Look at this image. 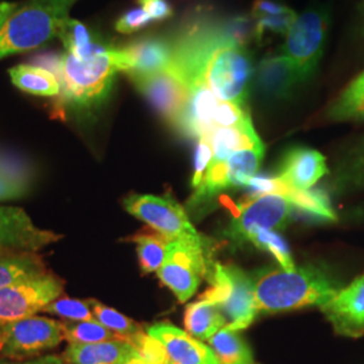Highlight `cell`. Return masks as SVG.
<instances>
[{"instance_id": "5b68a950", "label": "cell", "mask_w": 364, "mask_h": 364, "mask_svg": "<svg viewBox=\"0 0 364 364\" xmlns=\"http://www.w3.org/2000/svg\"><path fill=\"white\" fill-rule=\"evenodd\" d=\"M215 304L227 320V329L240 332L259 314L255 301L254 278L235 266L215 264L210 287L201 296Z\"/></svg>"}, {"instance_id": "e0dca14e", "label": "cell", "mask_w": 364, "mask_h": 364, "mask_svg": "<svg viewBox=\"0 0 364 364\" xmlns=\"http://www.w3.org/2000/svg\"><path fill=\"white\" fill-rule=\"evenodd\" d=\"M326 171V156L312 149L296 147L284 156L275 177L293 189L309 191Z\"/></svg>"}, {"instance_id": "f6af8a7d", "label": "cell", "mask_w": 364, "mask_h": 364, "mask_svg": "<svg viewBox=\"0 0 364 364\" xmlns=\"http://www.w3.org/2000/svg\"><path fill=\"white\" fill-rule=\"evenodd\" d=\"M170 364H173V363H170Z\"/></svg>"}, {"instance_id": "5bb4252c", "label": "cell", "mask_w": 364, "mask_h": 364, "mask_svg": "<svg viewBox=\"0 0 364 364\" xmlns=\"http://www.w3.org/2000/svg\"><path fill=\"white\" fill-rule=\"evenodd\" d=\"M61 237L37 227L23 209L0 207V254L37 252Z\"/></svg>"}, {"instance_id": "ffe728a7", "label": "cell", "mask_w": 364, "mask_h": 364, "mask_svg": "<svg viewBox=\"0 0 364 364\" xmlns=\"http://www.w3.org/2000/svg\"><path fill=\"white\" fill-rule=\"evenodd\" d=\"M252 191L258 195L263 193H275L282 195L290 198L296 207L304 209L314 216L323 218L326 220H335V212L331 208V204L326 196L320 192L312 191H297L279 181L277 177H264V176H255L250 185Z\"/></svg>"}, {"instance_id": "d4e9b609", "label": "cell", "mask_w": 364, "mask_h": 364, "mask_svg": "<svg viewBox=\"0 0 364 364\" xmlns=\"http://www.w3.org/2000/svg\"><path fill=\"white\" fill-rule=\"evenodd\" d=\"M14 85L21 91L54 97L60 96L61 85L52 72L37 65H18L10 69Z\"/></svg>"}, {"instance_id": "83f0119b", "label": "cell", "mask_w": 364, "mask_h": 364, "mask_svg": "<svg viewBox=\"0 0 364 364\" xmlns=\"http://www.w3.org/2000/svg\"><path fill=\"white\" fill-rule=\"evenodd\" d=\"M132 240L136 243V252L142 272L156 273L169 252V240L156 231L135 235Z\"/></svg>"}, {"instance_id": "44dd1931", "label": "cell", "mask_w": 364, "mask_h": 364, "mask_svg": "<svg viewBox=\"0 0 364 364\" xmlns=\"http://www.w3.org/2000/svg\"><path fill=\"white\" fill-rule=\"evenodd\" d=\"M200 138H205L212 149V161L209 165L224 162L236 151L263 144L258 134L255 132L252 122H247L236 127L215 129Z\"/></svg>"}, {"instance_id": "603a6c76", "label": "cell", "mask_w": 364, "mask_h": 364, "mask_svg": "<svg viewBox=\"0 0 364 364\" xmlns=\"http://www.w3.org/2000/svg\"><path fill=\"white\" fill-rule=\"evenodd\" d=\"M183 324L189 335L201 341H208L227 326V320L215 304L208 299H200L186 306Z\"/></svg>"}, {"instance_id": "8992f818", "label": "cell", "mask_w": 364, "mask_h": 364, "mask_svg": "<svg viewBox=\"0 0 364 364\" xmlns=\"http://www.w3.org/2000/svg\"><path fill=\"white\" fill-rule=\"evenodd\" d=\"M126 210L169 242H183L208 252V240L197 232L181 205L170 196L131 195Z\"/></svg>"}, {"instance_id": "f35d334b", "label": "cell", "mask_w": 364, "mask_h": 364, "mask_svg": "<svg viewBox=\"0 0 364 364\" xmlns=\"http://www.w3.org/2000/svg\"><path fill=\"white\" fill-rule=\"evenodd\" d=\"M293 10H290L284 4H278L270 0H257L252 6V15L257 16H277V15H285V14L291 13Z\"/></svg>"}, {"instance_id": "f1b7e54d", "label": "cell", "mask_w": 364, "mask_h": 364, "mask_svg": "<svg viewBox=\"0 0 364 364\" xmlns=\"http://www.w3.org/2000/svg\"><path fill=\"white\" fill-rule=\"evenodd\" d=\"M329 117L338 122L364 119V72L338 96L329 109Z\"/></svg>"}, {"instance_id": "e575fe53", "label": "cell", "mask_w": 364, "mask_h": 364, "mask_svg": "<svg viewBox=\"0 0 364 364\" xmlns=\"http://www.w3.org/2000/svg\"><path fill=\"white\" fill-rule=\"evenodd\" d=\"M297 15L294 11L285 14V15H277V16H257V26H255V33L258 38L262 37L264 31H272V33H278V34H287L289 28L294 23Z\"/></svg>"}, {"instance_id": "ba28073f", "label": "cell", "mask_w": 364, "mask_h": 364, "mask_svg": "<svg viewBox=\"0 0 364 364\" xmlns=\"http://www.w3.org/2000/svg\"><path fill=\"white\" fill-rule=\"evenodd\" d=\"M174 50V49H173ZM136 90L171 126L177 127L189 102L191 87L180 66L171 60L169 65L151 73H126Z\"/></svg>"}, {"instance_id": "d6986e66", "label": "cell", "mask_w": 364, "mask_h": 364, "mask_svg": "<svg viewBox=\"0 0 364 364\" xmlns=\"http://www.w3.org/2000/svg\"><path fill=\"white\" fill-rule=\"evenodd\" d=\"M139 353L124 338H114L93 344H69L63 359L65 364H122Z\"/></svg>"}, {"instance_id": "1f68e13d", "label": "cell", "mask_w": 364, "mask_h": 364, "mask_svg": "<svg viewBox=\"0 0 364 364\" xmlns=\"http://www.w3.org/2000/svg\"><path fill=\"white\" fill-rule=\"evenodd\" d=\"M28 181L23 169L0 156V201L19 198L26 193Z\"/></svg>"}, {"instance_id": "d6a6232c", "label": "cell", "mask_w": 364, "mask_h": 364, "mask_svg": "<svg viewBox=\"0 0 364 364\" xmlns=\"http://www.w3.org/2000/svg\"><path fill=\"white\" fill-rule=\"evenodd\" d=\"M250 242L254 243L257 247L269 251L274 258L278 260V263L281 264V267L284 270L293 272L297 269L294 266V262L291 259L287 243L284 242V239L279 235L275 234L273 231L264 230V231H259V232L252 235L250 237Z\"/></svg>"}, {"instance_id": "7a4b0ae2", "label": "cell", "mask_w": 364, "mask_h": 364, "mask_svg": "<svg viewBox=\"0 0 364 364\" xmlns=\"http://www.w3.org/2000/svg\"><path fill=\"white\" fill-rule=\"evenodd\" d=\"M131 64L124 49L108 48L90 58H78L70 53L58 55L52 70L61 85L60 99L78 108L100 105L112 88L117 72H129Z\"/></svg>"}, {"instance_id": "cb8c5ba5", "label": "cell", "mask_w": 364, "mask_h": 364, "mask_svg": "<svg viewBox=\"0 0 364 364\" xmlns=\"http://www.w3.org/2000/svg\"><path fill=\"white\" fill-rule=\"evenodd\" d=\"M45 273V263L36 252L0 254V290L18 281Z\"/></svg>"}, {"instance_id": "7bdbcfd3", "label": "cell", "mask_w": 364, "mask_h": 364, "mask_svg": "<svg viewBox=\"0 0 364 364\" xmlns=\"http://www.w3.org/2000/svg\"><path fill=\"white\" fill-rule=\"evenodd\" d=\"M3 343H4V332H3V324H0V351L3 348Z\"/></svg>"}, {"instance_id": "2e32d148", "label": "cell", "mask_w": 364, "mask_h": 364, "mask_svg": "<svg viewBox=\"0 0 364 364\" xmlns=\"http://www.w3.org/2000/svg\"><path fill=\"white\" fill-rule=\"evenodd\" d=\"M146 332L162 344L173 364H220L209 346L169 323L149 326Z\"/></svg>"}, {"instance_id": "4dcf8cb0", "label": "cell", "mask_w": 364, "mask_h": 364, "mask_svg": "<svg viewBox=\"0 0 364 364\" xmlns=\"http://www.w3.org/2000/svg\"><path fill=\"white\" fill-rule=\"evenodd\" d=\"M63 331L64 338L69 344H93L119 338L95 318L87 321H66L63 323Z\"/></svg>"}, {"instance_id": "b9f144b4", "label": "cell", "mask_w": 364, "mask_h": 364, "mask_svg": "<svg viewBox=\"0 0 364 364\" xmlns=\"http://www.w3.org/2000/svg\"><path fill=\"white\" fill-rule=\"evenodd\" d=\"M122 364H150L147 363L146 360H144V358L139 355V353H136V355H134V356H131L127 360H124Z\"/></svg>"}, {"instance_id": "484cf974", "label": "cell", "mask_w": 364, "mask_h": 364, "mask_svg": "<svg viewBox=\"0 0 364 364\" xmlns=\"http://www.w3.org/2000/svg\"><path fill=\"white\" fill-rule=\"evenodd\" d=\"M220 364H257L246 340L236 331L223 328L208 340Z\"/></svg>"}, {"instance_id": "3957f363", "label": "cell", "mask_w": 364, "mask_h": 364, "mask_svg": "<svg viewBox=\"0 0 364 364\" xmlns=\"http://www.w3.org/2000/svg\"><path fill=\"white\" fill-rule=\"evenodd\" d=\"M258 313H279L306 306H323L341 287L314 269L262 270L254 278Z\"/></svg>"}, {"instance_id": "7402d4cb", "label": "cell", "mask_w": 364, "mask_h": 364, "mask_svg": "<svg viewBox=\"0 0 364 364\" xmlns=\"http://www.w3.org/2000/svg\"><path fill=\"white\" fill-rule=\"evenodd\" d=\"M130 58L126 73H151L169 65L173 60V45L164 39H144L123 48Z\"/></svg>"}, {"instance_id": "9c48e42d", "label": "cell", "mask_w": 364, "mask_h": 364, "mask_svg": "<svg viewBox=\"0 0 364 364\" xmlns=\"http://www.w3.org/2000/svg\"><path fill=\"white\" fill-rule=\"evenodd\" d=\"M63 291V281L49 273L30 277L1 289L0 324L36 316L54 299H60Z\"/></svg>"}, {"instance_id": "4316f807", "label": "cell", "mask_w": 364, "mask_h": 364, "mask_svg": "<svg viewBox=\"0 0 364 364\" xmlns=\"http://www.w3.org/2000/svg\"><path fill=\"white\" fill-rule=\"evenodd\" d=\"M57 37L63 41L68 53L78 58H90L105 52L109 46L92 37L91 31L81 22L66 18L58 28Z\"/></svg>"}, {"instance_id": "74e56055", "label": "cell", "mask_w": 364, "mask_h": 364, "mask_svg": "<svg viewBox=\"0 0 364 364\" xmlns=\"http://www.w3.org/2000/svg\"><path fill=\"white\" fill-rule=\"evenodd\" d=\"M138 3L153 21H164L173 15L168 0H138Z\"/></svg>"}, {"instance_id": "8d00e7d4", "label": "cell", "mask_w": 364, "mask_h": 364, "mask_svg": "<svg viewBox=\"0 0 364 364\" xmlns=\"http://www.w3.org/2000/svg\"><path fill=\"white\" fill-rule=\"evenodd\" d=\"M210 161H212L210 146L205 138H198L195 156V174H193V180H192V186L195 189H197L203 181V178L208 170Z\"/></svg>"}, {"instance_id": "30bf717a", "label": "cell", "mask_w": 364, "mask_h": 364, "mask_svg": "<svg viewBox=\"0 0 364 364\" xmlns=\"http://www.w3.org/2000/svg\"><path fill=\"white\" fill-rule=\"evenodd\" d=\"M3 332L4 343L0 352L11 359L38 356L54 350L65 340L63 323L39 316L3 324Z\"/></svg>"}, {"instance_id": "f546056e", "label": "cell", "mask_w": 364, "mask_h": 364, "mask_svg": "<svg viewBox=\"0 0 364 364\" xmlns=\"http://www.w3.org/2000/svg\"><path fill=\"white\" fill-rule=\"evenodd\" d=\"M92 312L95 320H97L100 324L114 332L119 338H124L132 341L138 335H141L144 331L135 321H132L124 314L117 312L112 308H108L97 301H90Z\"/></svg>"}, {"instance_id": "8fae6325", "label": "cell", "mask_w": 364, "mask_h": 364, "mask_svg": "<svg viewBox=\"0 0 364 364\" xmlns=\"http://www.w3.org/2000/svg\"><path fill=\"white\" fill-rule=\"evenodd\" d=\"M326 27V13L311 10L297 16L287 33L282 55L296 64L304 81L312 76L323 57Z\"/></svg>"}, {"instance_id": "4fadbf2b", "label": "cell", "mask_w": 364, "mask_h": 364, "mask_svg": "<svg viewBox=\"0 0 364 364\" xmlns=\"http://www.w3.org/2000/svg\"><path fill=\"white\" fill-rule=\"evenodd\" d=\"M264 154L263 144L236 151L224 162L209 165L208 170L195 189L193 201H203L232 186H248L257 176Z\"/></svg>"}, {"instance_id": "ac0fdd59", "label": "cell", "mask_w": 364, "mask_h": 364, "mask_svg": "<svg viewBox=\"0 0 364 364\" xmlns=\"http://www.w3.org/2000/svg\"><path fill=\"white\" fill-rule=\"evenodd\" d=\"M260 93L270 99L287 97L296 85L304 82L296 64L285 55H274L263 60L255 73Z\"/></svg>"}, {"instance_id": "836d02e7", "label": "cell", "mask_w": 364, "mask_h": 364, "mask_svg": "<svg viewBox=\"0 0 364 364\" xmlns=\"http://www.w3.org/2000/svg\"><path fill=\"white\" fill-rule=\"evenodd\" d=\"M42 312L60 316L68 321H87L95 318L91 304L88 301L69 297L54 299Z\"/></svg>"}, {"instance_id": "60d3db41", "label": "cell", "mask_w": 364, "mask_h": 364, "mask_svg": "<svg viewBox=\"0 0 364 364\" xmlns=\"http://www.w3.org/2000/svg\"><path fill=\"white\" fill-rule=\"evenodd\" d=\"M16 3H0V26L9 19V16L16 10Z\"/></svg>"}, {"instance_id": "ee69618b", "label": "cell", "mask_w": 364, "mask_h": 364, "mask_svg": "<svg viewBox=\"0 0 364 364\" xmlns=\"http://www.w3.org/2000/svg\"><path fill=\"white\" fill-rule=\"evenodd\" d=\"M362 31L364 33V0L362 4Z\"/></svg>"}, {"instance_id": "277c9868", "label": "cell", "mask_w": 364, "mask_h": 364, "mask_svg": "<svg viewBox=\"0 0 364 364\" xmlns=\"http://www.w3.org/2000/svg\"><path fill=\"white\" fill-rule=\"evenodd\" d=\"M77 0H30L0 26V58L36 50L57 37Z\"/></svg>"}, {"instance_id": "ab89813d", "label": "cell", "mask_w": 364, "mask_h": 364, "mask_svg": "<svg viewBox=\"0 0 364 364\" xmlns=\"http://www.w3.org/2000/svg\"><path fill=\"white\" fill-rule=\"evenodd\" d=\"M0 364H65V362H64L63 358H60L57 355H45V356H39L37 359L27 360V362H19V363L0 360Z\"/></svg>"}, {"instance_id": "7c38bea8", "label": "cell", "mask_w": 364, "mask_h": 364, "mask_svg": "<svg viewBox=\"0 0 364 364\" xmlns=\"http://www.w3.org/2000/svg\"><path fill=\"white\" fill-rule=\"evenodd\" d=\"M207 272V251L183 242H170L169 252L158 278L180 302L191 299Z\"/></svg>"}, {"instance_id": "6da1fadb", "label": "cell", "mask_w": 364, "mask_h": 364, "mask_svg": "<svg viewBox=\"0 0 364 364\" xmlns=\"http://www.w3.org/2000/svg\"><path fill=\"white\" fill-rule=\"evenodd\" d=\"M173 60L186 80L201 78L223 102L245 107L252 61L243 45L225 31L197 30L173 43Z\"/></svg>"}, {"instance_id": "9a60e30c", "label": "cell", "mask_w": 364, "mask_h": 364, "mask_svg": "<svg viewBox=\"0 0 364 364\" xmlns=\"http://www.w3.org/2000/svg\"><path fill=\"white\" fill-rule=\"evenodd\" d=\"M321 312L338 336L358 338L364 335V275L323 305Z\"/></svg>"}, {"instance_id": "d590c367", "label": "cell", "mask_w": 364, "mask_h": 364, "mask_svg": "<svg viewBox=\"0 0 364 364\" xmlns=\"http://www.w3.org/2000/svg\"><path fill=\"white\" fill-rule=\"evenodd\" d=\"M150 22H153V19L150 18V15L144 11L142 7L139 9H134L129 13L124 14L122 18H119L117 22V31L122 34H131V33H136L144 26H147Z\"/></svg>"}, {"instance_id": "52a82bcc", "label": "cell", "mask_w": 364, "mask_h": 364, "mask_svg": "<svg viewBox=\"0 0 364 364\" xmlns=\"http://www.w3.org/2000/svg\"><path fill=\"white\" fill-rule=\"evenodd\" d=\"M296 208V204L285 196H254L236 205L234 219L227 230L228 237L235 245H242L250 242V237L259 231L281 230Z\"/></svg>"}]
</instances>
